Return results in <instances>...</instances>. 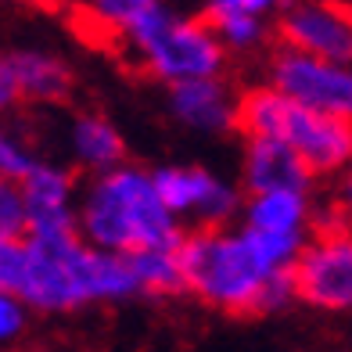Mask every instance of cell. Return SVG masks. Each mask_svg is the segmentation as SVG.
<instances>
[{"label":"cell","mask_w":352,"mask_h":352,"mask_svg":"<svg viewBox=\"0 0 352 352\" xmlns=\"http://www.w3.org/2000/svg\"><path fill=\"white\" fill-rule=\"evenodd\" d=\"M306 241L259 234L237 223L187 230L180 245L184 284L198 302L230 316H274L298 298L295 263Z\"/></svg>","instance_id":"1"},{"label":"cell","mask_w":352,"mask_h":352,"mask_svg":"<svg viewBox=\"0 0 352 352\" xmlns=\"http://www.w3.org/2000/svg\"><path fill=\"white\" fill-rule=\"evenodd\" d=\"M29 266L19 298L33 313H76L101 302L140 298L130 255H111L83 241L79 230L25 234Z\"/></svg>","instance_id":"2"},{"label":"cell","mask_w":352,"mask_h":352,"mask_svg":"<svg viewBox=\"0 0 352 352\" xmlns=\"http://www.w3.org/2000/svg\"><path fill=\"white\" fill-rule=\"evenodd\" d=\"M79 234L101 252L137 255L155 248H180L187 227L166 209L155 187V173L126 162L83 184Z\"/></svg>","instance_id":"3"},{"label":"cell","mask_w":352,"mask_h":352,"mask_svg":"<svg viewBox=\"0 0 352 352\" xmlns=\"http://www.w3.org/2000/svg\"><path fill=\"white\" fill-rule=\"evenodd\" d=\"M237 130L245 140H277L295 151L313 176H338L352 166V122L302 108L270 83H255L241 94Z\"/></svg>","instance_id":"4"},{"label":"cell","mask_w":352,"mask_h":352,"mask_svg":"<svg viewBox=\"0 0 352 352\" xmlns=\"http://www.w3.org/2000/svg\"><path fill=\"white\" fill-rule=\"evenodd\" d=\"M122 58L162 87L216 79L227 72V47L205 14L173 11L169 4L148 19L130 40L119 43Z\"/></svg>","instance_id":"5"},{"label":"cell","mask_w":352,"mask_h":352,"mask_svg":"<svg viewBox=\"0 0 352 352\" xmlns=\"http://www.w3.org/2000/svg\"><path fill=\"white\" fill-rule=\"evenodd\" d=\"M298 302L324 313L352 309V223L338 219L327 205L320 209L316 234L295 263Z\"/></svg>","instance_id":"6"},{"label":"cell","mask_w":352,"mask_h":352,"mask_svg":"<svg viewBox=\"0 0 352 352\" xmlns=\"http://www.w3.org/2000/svg\"><path fill=\"white\" fill-rule=\"evenodd\" d=\"M263 83L280 90L295 104L352 122V65L274 47L263 61Z\"/></svg>","instance_id":"7"},{"label":"cell","mask_w":352,"mask_h":352,"mask_svg":"<svg viewBox=\"0 0 352 352\" xmlns=\"http://www.w3.org/2000/svg\"><path fill=\"white\" fill-rule=\"evenodd\" d=\"M151 173H155V187L162 195L166 209L190 230L234 227V216H241L245 209L241 190L205 166L173 162V166H158Z\"/></svg>","instance_id":"8"},{"label":"cell","mask_w":352,"mask_h":352,"mask_svg":"<svg viewBox=\"0 0 352 352\" xmlns=\"http://www.w3.org/2000/svg\"><path fill=\"white\" fill-rule=\"evenodd\" d=\"M274 33L277 47L352 65V11L345 0H292Z\"/></svg>","instance_id":"9"},{"label":"cell","mask_w":352,"mask_h":352,"mask_svg":"<svg viewBox=\"0 0 352 352\" xmlns=\"http://www.w3.org/2000/svg\"><path fill=\"white\" fill-rule=\"evenodd\" d=\"M166 111L173 122H180L190 133L219 137V133L237 130L241 94L227 83V76L176 83V87H166Z\"/></svg>","instance_id":"10"},{"label":"cell","mask_w":352,"mask_h":352,"mask_svg":"<svg viewBox=\"0 0 352 352\" xmlns=\"http://www.w3.org/2000/svg\"><path fill=\"white\" fill-rule=\"evenodd\" d=\"M19 187L29 216V234L79 230V195H83V187H79L69 166L40 162Z\"/></svg>","instance_id":"11"},{"label":"cell","mask_w":352,"mask_h":352,"mask_svg":"<svg viewBox=\"0 0 352 352\" xmlns=\"http://www.w3.org/2000/svg\"><path fill=\"white\" fill-rule=\"evenodd\" d=\"M316 176L306 162L277 140H245L241 151V187L248 195H274V190H309Z\"/></svg>","instance_id":"12"},{"label":"cell","mask_w":352,"mask_h":352,"mask_svg":"<svg viewBox=\"0 0 352 352\" xmlns=\"http://www.w3.org/2000/svg\"><path fill=\"white\" fill-rule=\"evenodd\" d=\"M241 223L259 234H277V237H298L309 241L316 234L320 209L309 190H274V195H248Z\"/></svg>","instance_id":"13"},{"label":"cell","mask_w":352,"mask_h":352,"mask_svg":"<svg viewBox=\"0 0 352 352\" xmlns=\"http://www.w3.org/2000/svg\"><path fill=\"white\" fill-rule=\"evenodd\" d=\"M65 151L72 166L90 176L126 166V137L101 111H76L65 130Z\"/></svg>","instance_id":"14"},{"label":"cell","mask_w":352,"mask_h":352,"mask_svg":"<svg viewBox=\"0 0 352 352\" xmlns=\"http://www.w3.org/2000/svg\"><path fill=\"white\" fill-rule=\"evenodd\" d=\"M8 69L14 76L19 98L29 104H61L72 90V69L65 58H58L40 47H19V51H4Z\"/></svg>","instance_id":"15"},{"label":"cell","mask_w":352,"mask_h":352,"mask_svg":"<svg viewBox=\"0 0 352 352\" xmlns=\"http://www.w3.org/2000/svg\"><path fill=\"white\" fill-rule=\"evenodd\" d=\"M162 8L166 0H72L76 22L87 29V36L108 40L116 51Z\"/></svg>","instance_id":"16"},{"label":"cell","mask_w":352,"mask_h":352,"mask_svg":"<svg viewBox=\"0 0 352 352\" xmlns=\"http://www.w3.org/2000/svg\"><path fill=\"white\" fill-rule=\"evenodd\" d=\"M205 19L216 29V36L227 47V54H234V58H252V54H259L263 47H270V40H277L274 22H263V19L227 14V11H209Z\"/></svg>","instance_id":"17"},{"label":"cell","mask_w":352,"mask_h":352,"mask_svg":"<svg viewBox=\"0 0 352 352\" xmlns=\"http://www.w3.org/2000/svg\"><path fill=\"white\" fill-rule=\"evenodd\" d=\"M130 263H133V274H137V280H140V292H144V295L169 298V295L187 292L184 266H180V248L137 252V255H130Z\"/></svg>","instance_id":"18"},{"label":"cell","mask_w":352,"mask_h":352,"mask_svg":"<svg viewBox=\"0 0 352 352\" xmlns=\"http://www.w3.org/2000/svg\"><path fill=\"white\" fill-rule=\"evenodd\" d=\"M47 158L40 155L36 137L14 119H0V180L8 184H22Z\"/></svg>","instance_id":"19"},{"label":"cell","mask_w":352,"mask_h":352,"mask_svg":"<svg viewBox=\"0 0 352 352\" xmlns=\"http://www.w3.org/2000/svg\"><path fill=\"white\" fill-rule=\"evenodd\" d=\"M25 234H29V216H25L22 187L0 180V241L25 237Z\"/></svg>","instance_id":"20"},{"label":"cell","mask_w":352,"mask_h":352,"mask_svg":"<svg viewBox=\"0 0 352 352\" xmlns=\"http://www.w3.org/2000/svg\"><path fill=\"white\" fill-rule=\"evenodd\" d=\"M25 266H29V245H25V237L0 241V292L19 295L22 292V280H25Z\"/></svg>","instance_id":"21"},{"label":"cell","mask_w":352,"mask_h":352,"mask_svg":"<svg viewBox=\"0 0 352 352\" xmlns=\"http://www.w3.org/2000/svg\"><path fill=\"white\" fill-rule=\"evenodd\" d=\"M29 309L19 295L0 292V349H8L29 331Z\"/></svg>","instance_id":"22"},{"label":"cell","mask_w":352,"mask_h":352,"mask_svg":"<svg viewBox=\"0 0 352 352\" xmlns=\"http://www.w3.org/2000/svg\"><path fill=\"white\" fill-rule=\"evenodd\" d=\"M292 4V0H205V14L209 11H227V14H248V19H263L274 22L280 19V11Z\"/></svg>","instance_id":"23"},{"label":"cell","mask_w":352,"mask_h":352,"mask_svg":"<svg viewBox=\"0 0 352 352\" xmlns=\"http://www.w3.org/2000/svg\"><path fill=\"white\" fill-rule=\"evenodd\" d=\"M327 209L338 216V219H345V223H352V166L334 180V187H331V201H327Z\"/></svg>","instance_id":"24"},{"label":"cell","mask_w":352,"mask_h":352,"mask_svg":"<svg viewBox=\"0 0 352 352\" xmlns=\"http://www.w3.org/2000/svg\"><path fill=\"white\" fill-rule=\"evenodd\" d=\"M22 98H19V87H14V76H11V69H8V58L0 54V119L8 116V111L19 104Z\"/></svg>","instance_id":"25"},{"label":"cell","mask_w":352,"mask_h":352,"mask_svg":"<svg viewBox=\"0 0 352 352\" xmlns=\"http://www.w3.org/2000/svg\"><path fill=\"white\" fill-rule=\"evenodd\" d=\"M22 4L36 8V11H65V8H72V0H22Z\"/></svg>","instance_id":"26"},{"label":"cell","mask_w":352,"mask_h":352,"mask_svg":"<svg viewBox=\"0 0 352 352\" xmlns=\"http://www.w3.org/2000/svg\"><path fill=\"white\" fill-rule=\"evenodd\" d=\"M345 4H349V11H352V0H345Z\"/></svg>","instance_id":"27"}]
</instances>
